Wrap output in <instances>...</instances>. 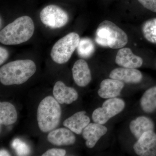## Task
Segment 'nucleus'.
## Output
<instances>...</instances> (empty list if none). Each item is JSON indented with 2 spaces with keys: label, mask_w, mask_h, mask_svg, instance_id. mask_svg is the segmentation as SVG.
I'll use <instances>...</instances> for the list:
<instances>
[{
  "label": "nucleus",
  "mask_w": 156,
  "mask_h": 156,
  "mask_svg": "<svg viewBox=\"0 0 156 156\" xmlns=\"http://www.w3.org/2000/svg\"><path fill=\"white\" fill-rule=\"evenodd\" d=\"M36 69L35 63L30 59L11 62L0 68V81L5 86L20 85L33 76Z\"/></svg>",
  "instance_id": "nucleus-1"
},
{
  "label": "nucleus",
  "mask_w": 156,
  "mask_h": 156,
  "mask_svg": "<svg viewBox=\"0 0 156 156\" xmlns=\"http://www.w3.org/2000/svg\"><path fill=\"white\" fill-rule=\"evenodd\" d=\"M34 25L27 16L18 17L2 30L0 42L6 45L19 44L27 41L33 35Z\"/></svg>",
  "instance_id": "nucleus-2"
},
{
  "label": "nucleus",
  "mask_w": 156,
  "mask_h": 156,
  "mask_svg": "<svg viewBox=\"0 0 156 156\" xmlns=\"http://www.w3.org/2000/svg\"><path fill=\"white\" fill-rule=\"evenodd\" d=\"M61 117V107L52 96L45 97L39 104L37 120L39 128L42 132L47 133L57 128Z\"/></svg>",
  "instance_id": "nucleus-3"
},
{
  "label": "nucleus",
  "mask_w": 156,
  "mask_h": 156,
  "mask_svg": "<svg viewBox=\"0 0 156 156\" xmlns=\"http://www.w3.org/2000/svg\"><path fill=\"white\" fill-rule=\"evenodd\" d=\"M95 40L101 46L117 49L127 44L128 37L126 32L115 23L106 20L98 25Z\"/></svg>",
  "instance_id": "nucleus-4"
},
{
  "label": "nucleus",
  "mask_w": 156,
  "mask_h": 156,
  "mask_svg": "<svg viewBox=\"0 0 156 156\" xmlns=\"http://www.w3.org/2000/svg\"><path fill=\"white\" fill-rule=\"evenodd\" d=\"M80 36L71 32L59 39L53 45L50 56L53 61L59 64L67 62L77 48L80 43Z\"/></svg>",
  "instance_id": "nucleus-5"
},
{
  "label": "nucleus",
  "mask_w": 156,
  "mask_h": 156,
  "mask_svg": "<svg viewBox=\"0 0 156 156\" xmlns=\"http://www.w3.org/2000/svg\"><path fill=\"white\" fill-rule=\"evenodd\" d=\"M125 107V102L119 98H108L102 104V107L94 110L92 119L94 123L104 125L110 119L121 112Z\"/></svg>",
  "instance_id": "nucleus-6"
},
{
  "label": "nucleus",
  "mask_w": 156,
  "mask_h": 156,
  "mask_svg": "<svg viewBox=\"0 0 156 156\" xmlns=\"http://www.w3.org/2000/svg\"><path fill=\"white\" fill-rule=\"evenodd\" d=\"M40 19L42 23L52 28H61L68 22V14L60 7L50 5L41 11Z\"/></svg>",
  "instance_id": "nucleus-7"
},
{
  "label": "nucleus",
  "mask_w": 156,
  "mask_h": 156,
  "mask_svg": "<svg viewBox=\"0 0 156 156\" xmlns=\"http://www.w3.org/2000/svg\"><path fill=\"white\" fill-rule=\"evenodd\" d=\"M134 151L140 156H156V134L154 131L145 132L134 145Z\"/></svg>",
  "instance_id": "nucleus-8"
},
{
  "label": "nucleus",
  "mask_w": 156,
  "mask_h": 156,
  "mask_svg": "<svg viewBox=\"0 0 156 156\" xmlns=\"http://www.w3.org/2000/svg\"><path fill=\"white\" fill-rule=\"evenodd\" d=\"M72 73L75 83L79 87H86L92 80L90 69L88 63L84 59H79L75 62Z\"/></svg>",
  "instance_id": "nucleus-9"
},
{
  "label": "nucleus",
  "mask_w": 156,
  "mask_h": 156,
  "mask_svg": "<svg viewBox=\"0 0 156 156\" xmlns=\"http://www.w3.org/2000/svg\"><path fill=\"white\" fill-rule=\"evenodd\" d=\"M54 98L61 104H70L78 98V94L72 87H68L61 81H58L53 89Z\"/></svg>",
  "instance_id": "nucleus-10"
},
{
  "label": "nucleus",
  "mask_w": 156,
  "mask_h": 156,
  "mask_svg": "<svg viewBox=\"0 0 156 156\" xmlns=\"http://www.w3.org/2000/svg\"><path fill=\"white\" fill-rule=\"evenodd\" d=\"M115 62L121 67L136 69L142 66L143 60L141 57L134 55L130 48H124L117 53Z\"/></svg>",
  "instance_id": "nucleus-11"
},
{
  "label": "nucleus",
  "mask_w": 156,
  "mask_h": 156,
  "mask_svg": "<svg viewBox=\"0 0 156 156\" xmlns=\"http://www.w3.org/2000/svg\"><path fill=\"white\" fill-rule=\"evenodd\" d=\"M107 128L103 125L97 123H89L83 130L82 135L86 140V145L89 148H92L101 136L106 134Z\"/></svg>",
  "instance_id": "nucleus-12"
},
{
  "label": "nucleus",
  "mask_w": 156,
  "mask_h": 156,
  "mask_svg": "<svg viewBox=\"0 0 156 156\" xmlns=\"http://www.w3.org/2000/svg\"><path fill=\"white\" fill-rule=\"evenodd\" d=\"M125 86L122 81L115 79H107L100 84L98 95L101 98L108 99L119 96Z\"/></svg>",
  "instance_id": "nucleus-13"
},
{
  "label": "nucleus",
  "mask_w": 156,
  "mask_h": 156,
  "mask_svg": "<svg viewBox=\"0 0 156 156\" xmlns=\"http://www.w3.org/2000/svg\"><path fill=\"white\" fill-rule=\"evenodd\" d=\"M110 78L122 81L127 83H137L142 80L141 73L136 69L118 68L113 70Z\"/></svg>",
  "instance_id": "nucleus-14"
},
{
  "label": "nucleus",
  "mask_w": 156,
  "mask_h": 156,
  "mask_svg": "<svg viewBox=\"0 0 156 156\" xmlns=\"http://www.w3.org/2000/svg\"><path fill=\"white\" fill-rule=\"evenodd\" d=\"M48 141L53 145L61 146L73 145L76 142V136L69 129L59 128L50 131L48 134Z\"/></svg>",
  "instance_id": "nucleus-15"
},
{
  "label": "nucleus",
  "mask_w": 156,
  "mask_h": 156,
  "mask_svg": "<svg viewBox=\"0 0 156 156\" xmlns=\"http://www.w3.org/2000/svg\"><path fill=\"white\" fill-rule=\"evenodd\" d=\"M86 113L85 111L76 113L65 120L63 126L76 134H82L84 128L90 123V119L86 115Z\"/></svg>",
  "instance_id": "nucleus-16"
},
{
  "label": "nucleus",
  "mask_w": 156,
  "mask_h": 156,
  "mask_svg": "<svg viewBox=\"0 0 156 156\" xmlns=\"http://www.w3.org/2000/svg\"><path fill=\"white\" fill-rule=\"evenodd\" d=\"M129 128L132 134L138 140L145 132L154 131V126L153 121L148 118L140 116L131 121Z\"/></svg>",
  "instance_id": "nucleus-17"
},
{
  "label": "nucleus",
  "mask_w": 156,
  "mask_h": 156,
  "mask_svg": "<svg viewBox=\"0 0 156 156\" xmlns=\"http://www.w3.org/2000/svg\"><path fill=\"white\" fill-rule=\"evenodd\" d=\"M17 119V111L15 107L10 102L0 103V123L8 126L16 122Z\"/></svg>",
  "instance_id": "nucleus-18"
},
{
  "label": "nucleus",
  "mask_w": 156,
  "mask_h": 156,
  "mask_svg": "<svg viewBox=\"0 0 156 156\" xmlns=\"http://www.w3.org/2000/svg\"><path fill=\"white\" fill-rule=\"evenodd\" d=\"M140 106L144 111L151 113L156 109V87L147 89L141 97Z\"/></svg>",
  "instance_id": "nucleus-19"
},
{
  "label": "nucleus",
  "mask_w": 156,
  "mask_h": 156,
  "mask_svg": "<svg viewBox=\"0 0 156 156\" xmlns=\"http://www.w3.org/2000/svg\"><path fill=\"white\" fill-rule=\"evenodd\" d=\"M144 36L151 43L156 44V18L147 20L142 26Z\"/></svg>",
  "instance_id": "nucleus-20"
},
{
  "label": "nucleus",
  "mask_w": 156,
  "mask_h": 156,
  "mask_svg": "<svg viewBox=\"0 0 156 156\" xmlns=\"http://www.w3.org/2000/svg\"><path fill=\"white\" fill-rule=\"evenodd\" d=\"M77 48L79 56L83 58H88L95 51V46L93 42L90 39L87 38L80 39Z\"/></svg>",
  "instance_id": "nucleus-21"
},
{
  "label": "nucleus",
  "mask_w": 156,
  "mask_h": 156,
  "mask_svg": "<svg viewBox=\"0 0 156 156\" xmlns=\"http://www.w3.org/2000/svg\"><path fill=\"white\" fill-rule=\"evenodd\" d=\"M146 9L156 13V0H138Z\"/></svg>",
  "instance_id": "nucleus-22"
},
{
  "label": "nucleus",
  "mask_w": 156,
  "mask_h": 156,
  "mask_svg": "<svg viewBox=\"0 0 156 156\" xmlns=\"http://www.w3.org/2000/svg\"><path fill=\"white\" fill-rule=\"evenodd\" d=\"M66 154V151L62 149L52 148L48 150L42 156H64Z\"/></svg>",
  "instance_id": "nucleus-23"
},
{
  "label": "nucleus",
  "mask_w": 156,
  "mask_h": 156,
  "mask_svg": "<svg viewBox=\"0 0 156 156\" xmlns=\"http://www.w3.org/2000/svg\"><path fill=\"white\" fill-rule=\"evenodd\" d=\"M9 56L8 50L3 47H0V65L3 64Z\"/></svg>",
  "instance_id": "nucleus-24"
},
{
  "label": "nucleus",
  "mask_w": 156,
  "mask_h": 156,
  "mask_svg": "<svg viewBox=\"0 0 156 156\" xmlns=\"http://www.w3.org/2000/svg\"><path fill=\"white\" fill-rule=\"evenodd\" d=\"M1 156H10L9 154L7 151H1Z\"/></svg>",
  "instance_id": "nucleus-25"
}]
</instances>
